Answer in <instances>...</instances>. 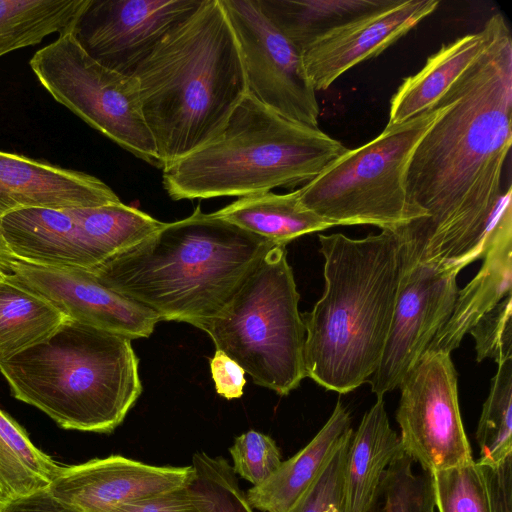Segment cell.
<instances>
[{
    "instance_id": "2",
    "label": "cell",
    "mask_w": 512,
    "mask_h": 512,
    "mask_svg": "<svg viewBox=\"0 0 512 512\" xmlns=\"http://www.w3.org/2000/svg\"><path fill=\"white\" fill-rule=\"evenodd\" d=\"M277 244L197 206L88 271L161 321L193 325L215 315Z\"/></svg>"
},
{
    "instance_id": "5",
    "label": "cell",
    "mask_w": 512,
    "mask_h": 512,
    "mask_svg": "<svg viewBox=\"0 0 512 512\" xmlns=\"http://www.w3.org/2000/svg\"><path fill=\"white\" fill-rule=\"evenodd\" d=\"M130 338L73 319L7 359L0 372L12 395L61 428L110 433L142 393Z\"/></svg>"
},
{
    "instance_id": "7",
    "label": "cell",
    "mask_w": 512,
    "mask_h": 512,
    "mask_svg": "<svg viewBox=\"0 0 512 512\" xmlns=\"http://www.w3.org/2000/svg\"><path fill=\"white\" fill-rule=\"evenodd\" d=\"M286 245L270 248L227 303L193 326L237 362L255 384L281 396L306 377V330Z\"/></svg>"
},
{
    "instance_id": "22",
    "label": "cell",
    "mask_w": 512,
    "mask_h": 512,
    "mask_svg": "<svg viewBox=\"0 0 512 512\" xmlns=\"http://www.w3.org/2000/svg\"><path fill=\"white\" fill-rule=\"evenodd\" d=\"M486 43L484 28L443 45L423 68L403 80L391 98L387 125L406 122L432 108L472 65Z\"/></svg>"
},
{
    "instance_id": "12",
    "label": "cell",
    "mask_w": 512,
    "mask_h": 512,
    "mask_svg": "<svg viewBox=\"0 0 512 512\" xmlns=\"http://www.w3.org/2000/svg\"><path fill=\"white\" fill-rule=\"evenodd\" d=\"M236 35L248 92L281 116L317 128L320 108L301 51L257 0H221Z\"/></svg>"
},
{
    "instance_id": "39",
    "label": "cell",
    "mask_w": 512,
    "mask_h": 512,
    "mask_svg": "<svg viewBox=\"0 0 512 512\" xmlns=\"http://www.w3.org/2000/svg\"><path fill=\"white\" fill-rule=\"evenodd\" d=\"M15 261L16 259L8 249L3 238L0 219V273L4 275L11 274L12 265Z\"/></svg>"
},
{
    "instance_id": "32",
    "label": "cell",
    "mask_w": 512,
    "mask_h": 512,
    "mask_svg": "<svg viewBox=\"0 0 512 512\" xmlns=\"http://www.w3.org/2000/svg\"><path fill=\"white\" fill-rule=\"evenodd\" d=\"M352 428L344 433L314 481L288 512H344V478Z\"/></svg>"
},
{
    "instance_id": "4",
    "label": "cell",
    "mask_w": 512,
    "mask_h": 512,
    "mask_svg": "<svg viewBox=\"0 0 512 512\" xmlns=\"http://www.w3.org/2000/svg\"><path fill=\"white\" fill-rule=\"evenodd\" d=\"M325 288L302 315L306 377L340 394L368 382L390 330L400 276V240L392 230L361 239L318 236Z\"/></svg>"
},
{
    "instance_id": "27",
    "label": "cell",
    "mask_w": 512,
    "mask_h": 512,
    "mask_svg": "<svg viewBox=\"0 0 512 512\" xmlns=\"http://www.w3.org/2000/svg\"><path fill=\"white\" fill-rule=\"evenodd\" d=\"M61 468L0 409V503L47 488Z\"/></svg>"
},
{
    "instance_id": "17",
    "label": "cell",
    "mask_w": 512,
    "mask_h": 512,
    "mask_svg": "<svg viewBox=\"0 0 512 512\" xmlns=\"http://www.w3.org/2000/svg\"><path fill=\"white\" fill-rule=\"evenodd\" d=\"M120 202L96 176L0 151V218L27 208L67 209Z\"/></svg>"
},
{
    "instance_id": "13",
    "label": "cell",
    "mask_w": 512,
    "mask_h": 512,
    "mask_svg": "<svg viewBox=\"0 0 512 512\" xmlns=\"http://www.w3.org/2000/svg\"><path fill=\"white\" fill-rule=\"evenodd\" d=\"M203 0H89L71 32L101 65L132 76Z\"/></svg>"
},
{
    "instance_id": "9",
    "label": "cell",
    "mask_w": 512,
    "mask_h": 512,
    "mask_svg": "<svg viewBox=\"0 0 512 512\" xmlns=\"http://www.w3.org/2000/svg\"><path fill=\"white\" fill-rule=\"evenodd\" d=\"M29 65L54 100L123 149L163 169L134 76L98 63L71 31L36 51Z\"/></svg>"
},
{
    "instance_id": "21",
    "label": "cell",
    "mask_w": 512,
    "mask_h": 512,
    "mask_svg": "<svg viewBox=\"0 0 512 512\" xmlns=\"http://www.w3.org/2000/svg\"><path fill=\"white\" fill-rule=\"evenodd\" d=\"M404 454L391 428L383 397H377L352 434L344 478V512H362L371 501L384 471Z\"/></svg>"
},
{
    "instance_id": "23",
    "label": "cell",
    "mask_w": 512,
    "mask_h": 512,
    "mask_svg": "<svg viewBox=\"0 0 512 512\" xmlns=\"http://www.w3.org/2000/svg\"><path fill=\"white\" fill-rule=\"evenodd\" d=\"M213 213L248 232L284 245L334 226L301 205L299 189L287 194L269 191L240 197Z\"/></svg>"
},
{
    "instance_id": "11",
    "label": "cell",
    "mask_w": 512,
    "mask_h": 512,
    "mask_svg": "<svg viewBox=\"0 0 512 512\" xmlns=\"http://www.w3.org/2000/svg\"><path fill=\"white\" fill-rule=\"evenodd\" d=\"M461 264L408 260L400 255L393 318L379 365L368 382L377 397L396 389L449 319Z\"/></svg>"
},
{
    "instance_id": "34",
    "label": "cell",
    "mask_w": 512,
    "mask_h": 512,
    "mask_svg": "<svg viewBox=\"0 0 512 512\" xmlns=\"http://www.w3.org/2000/svg\"><path fill=\"white\" fill-rule=\"evenodd\" d=\"M475 340L476 360L500 364L512 359V294L483 316L469 332Z\"/></svg>"
},
{
    "instance_id": "31",
    "label": "cell",
    "mask_w": 512,
    "mask_h": 512,
    "mask_svg": "<svg viewBox=\"0 0 512 512\" xmlns=\"http://www.w3.org/2000/svg\"><path fill=\"white\" fill-rule=\"evenodd\" d=\"M191 466L194 480L208 499L211 512H253L236 473L225 458L196 452Z\"/></svg>"
},
{
    "instance_id": "1",
    "label": "cell",
    "mask_w": 512,
    "mask_h": 512,
    "mask_svg": "<svg viewBox=\"0 0 512 512\" xmlns=\"http://www.w3.org/2000/svg\"><path fill=\"white\" fill-rule=\"evenodd\" d=\"M483 28V51L440 100L408 166L407 200L419 219L394 231L408 260L466 267L493 238L512 143V37L500 13Z\"/></svg>"
},
{
    "instance_id": "6",
    "label": "cell",
    "mask_w": 512,
    "mask_h": 512,
    "mask_svg": "<svg viewBox=\"0 0 512 512\" xmlns=\"http://www.w3.org/2000/svg\"><path fill=\"white\" fill-rule=\"evenodd\" d=\"M346 150L247 92L213 140L163 168L162 184L173 200L245 197L305 185Z\"/></svg>"
},
{
    "instance_id": "18",
    "label": "cell",
    "mask_w": 512,
    "mask_h": 512,
    "mask_svg": "<svg viewBox=\"0 0 512 512\" xmlns=\"http://www.w3.org/2000/svg\"><path fill=\"white\" fill-rule=\"evenodd\" d=\"M0 219L3 238L16 260L83 270L101 263L78 208H27Z\"/></svg>"
},
{
    "instance_id": "10",
    "label": "cell",
    "mask_w": 512,
    "mask_h": 512,
    "mask_svg": "<svg viewBox=\"0 0 512 512\" xmlns=\"http://www.w3.org/2000/svg\"><path fill=\"white\" fill-rule=\"evenodd\" d=\"M451 353L427 349L404 377L396 420L404 453L430 472L474 461Z\"/></svg>"
},
{
    "instance_id": "20",
    "label": "cell",
    "mask_w": 512,
    "mask_h": 512,
    "mask_svg": "<svg viewBox=\"0 0 512 512\" xmlns=\"http://www.w3.org/2000/svg\"><path fill=\"white\" fill-rule=\"evenodd\" d=\"M350 425V413L339 400L327 422L305 447L282 461L263 483L248 489L250 506L262 512H288L324 467Z\"/></svg>"
},
{
    "instance_id": "28",
    "label": "cell",
    "mask_w": 512,
    "mask_h": 512,
    "mask_svg": "<svg viewBox=\"0 0 512 512\" xmlns=\"http://www.w3.org/2000/svg\"><path fill=\"white\" fill-rule=\"evenodd\" d=\"M512 359L498 364L476 431L478 463L496 465L512 454Z\"/></svg>"
},
{
    "instance_id": "38",
    "label": "cell",
    "mask_w": 512,
    "mask_h": 512,
    "mask_svg": "<svg viewBox=\"0 0 512 512\" xmlns=\"http://www.w3.org/2000/svg\"><path fill=\"white\" fill-rule=\"evenodd\" d=\"M0 512H83L55 496L48 488L0 503Z\"/></svg>"
},
{
    "instance_id": "37",
    "label": "cell",
    "mask_w": 512,
    "mask_h": 512,
    "mask_svg": "<svg viewBox=\"0 0 512 512\" xmlns=\"http://www.w3.org/2000/svg\"><path fill=\"white\" fill-rule=\"evenodd\" d=\"M211 376L216 392L228 399H237L243 395L246 384L244 369L222 351L216 350L210 359Z\"/></svg>"
},
{
    "instance_id": "14",
    "label": "cell",
    "mask_w": 512,
    "mask_h": 512,
    "mask_svg": "<svg viewBox=\"0 0 512 512\" xmlns=\"http://www.w3.org/2000/svg\"><path fill=\"white\" fill-rule=\"evenodd\" d=\"M43 296L68 318L130 339L149 337L160 317L100 283L88 270L16 260L8 275Z\"/></svg>"
},
{
    "instance_id": "24",
    "label": "cell",
    "mask_w": 512,
    "mask_h": 512,
    "mask_svg": "<svg viewBox=\"0 0 512 512\" xmlns=\"http://www.w3.org/2000/svg\"><path fill=\"white\" fill-rule=\"evenodd\" d=\"M394 0H257L263 14L300 50Z\"/></svg>"
},
{
    "instance_id": "25",
    "label": "cell",
    "mask_w": 512,
    "mask_h": 512,
    "mask_svg": "<svg viewBox=\"0 0 512 512\" xmlns=\"http://www.w3.org/2000/svg\"><path fill=\"white\" fill-rule=\"evenodd\" d=\"M68 319L43 296L0 277V360L43 342Z\"/></svg>"
},
{
    "instance_id": "36",
    "label": "cell",
    "mask_w": 512,
    "mask_h": 512,
    "mask_svg": "<svg viewBox=\"0 0 512 512\" xmlns=\"http://www.w3.org/2000/svg\"><path fill=\"white\" fill-rule=\"evenodd\" d=\"M478 464L484 477L490 512H512V454L496 465Z\"/></svg>"
},
{
    "instance_id": "29",
    "label": "cell",
    "mask_w": 512,
    "mask_h": 512,
    "mask_svg": "<svg viewBox=\"0 0 512 512\" xmlns=\"http://www.w3.org/2000/svg\"><path fill=\"white\" fill-rule=\"evenodd\" d=\"M405 453L390 463L362 512H434L432 472L415 474Z\"/></svg>"
},
{
    "instance_id": "19",
    "label": "cell",
    "mask_w": 512,
    "mask_h": 512,
    "mask_svg": "<svg viewBox=\"0 0 512 512\" xmlns=\"http://www.w3.org/2000/svg\"><path fill=\"white\" fill-rule=\"evenodd\" d=\"M512 189L502 194L495 211L491 244L480 270L458 290L452 313L428 349L451 353L463 337L512 292Z\"/></svg>"
},
{
    "instance_id": "33",
    "label": "cell",
    "mask_w": 512,
    "mask_h": 512,
    "mask_svg": "<svg viewBox=\"0 0 512 512\" xmlns=\"http://www.w3.org/2000/svg\"><path fill=\"white\" fill-rule=\"evenodd\" d=\"M233 471L257 486L268 479L281 464V452L268 435L249 430L235 438L229 449Z\"/></svg>"
},
{
    "instance_id": "15",
    "label": "cell",
    "mask_w": 512,
    "mask_h": 512,
    "mask_svg": "<svg viewBox=\"0 0 512 512\" xmlns=\"http://www.w3.org/2000/svg\"><path fill=\"white\" fill-rule=\"evenodd\" d=\"M190 466H156L121 455L62 466L47 487L56 498L83 512H108L121 504L189 484Z\"/></svg>"
},
{
    "instance_id": "3",
    "label": "cell",
    "mask_w": 512,
    "mask_h": 512,
    "mask_svg": "<svg viewBox=\"0 0 512 512\" xmlns=\"http://www.w3.org/2000/svg\"><path fill=\"white\" fill-rule=\"evenodd\" d=\"M132 76L163 168L213 140L248 92L221 0H203Z\"/></svg>"
},
{
    "instance_id": "26",
    "label": "cell",
    "mask_w": 512,
    "mask_h": 512,
    "mask_svg": "<svg viewBox=\"0 0 512 512\" xmlns=\"http://www.w3.org/2000/svg\"><path fill=\"white\" fill-rule=\"evenodd\" d=\"M89 0H0V58L71 31Z\"/></svg>"
},
{
    "instance_id": "35",
    "label": "cell",
    "mask_w": 512,
    "mask_h": 512,
    "mask_svg": "<svg viewBox=\"0 0 512 512\" xmlns=\"http://www.w3.org/2000/svg\"><path fill=\"white\" fill-rule=\"evenodd\" d=\"M108 512H211V507L193 477L189 484L121 504Z\"/></svg>"
},
{
    "instance_id": "30",
    "label": "cell",
    "mask_w": 512,
    "mask_h": 512,
    "mask_svg": "<svg viewBox=\"0 0 512 512\" xmlns=\"http://www.w3.org/2000/svg\"><path fill=\"white\" fill-rule=\"evenodd\" d=\"M435 507L439 512H490L480 465H465L432 472Z\"/></svg>"
},
{
    "instance_id": "40",
    "label": "cell",
    "mask_w": 512,
    "mask_h": 512,
    "mask_svg": "<svg viewBox=\"0 0 512 512\" xmlns=\"http://www.w3.org/2000/svg\"><path fill=\"white\" fill-rule=\"evenodd\" d=\"M2 275H4V274H1V273H0V277H1Z\"/></svg>"
},
{
    "instance_id": "16",
    "label": "cell",
    "mask_w": 512,
    "mask_h": 512,
    "mask_svg": "<svg viewBox=\"0 0 512 512\" xmlns=\"http://www.w3.org/2000/svg\"><path fill=\"white\" fill-rule=\"evenodd\" d=\"M438 6V0H394L304 48L303 65L315 91L326 90L352 67L382 53Z\"/></svg>"
},
{
    "instance_id": "8",
    "label": "cell",
    "mask_w": 512,
    "mask_h": 512,
    "mask_svg": "<svg viewBox=\"0 0 512 512\" xmlns=\"http://www.w3.org/2000/svg\"><path fill=\"white\" fill-rule=\"evenodd\" d=\"M437 105L370 142L349 150L299 188L301 205L338 225H374L396 231L419 219L407 200L412 154L442 111Z\"/></svg>"
}]
</instances>
